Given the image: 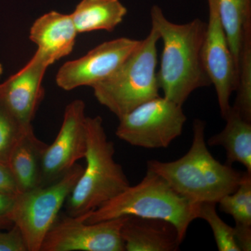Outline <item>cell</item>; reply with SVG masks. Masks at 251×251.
Segmentation results:
<instances>
[{"instance_id":"cell-1","label":"cell","mask_w":251,"mask_h":251,"mask_svg":"<svg viewBox=\"0 0 251 251\" xmlns=\"http://www.w3.org/2000/svg\"><path fill=\"white\" fill-rule=\"evenodd\" d=\"M150 15L151 27L163 41L157 72L160 90L166 99L183 105L194 91L211 85L202 57L206 23L200 18L184 24L171 22L157 5Z\"/></svg>"},{"instance_id":"cell-2","label":"cell","mask_w":251,"mask_h":251,"mask_svg":"<svg viewBox=\"0 0 251 251\" xmlns=\"http://www.w3.org/2000/svg\"><path fill=\"white\" fill-rule=\"evenodd\" d=\"M205 128V122L196 119L192 144L186 154L171 162L150 160L147 167L193 202L217 204L225 196L236 191L244 173L214 158L206 147Z\"/></svg>"},{"instance_id":"cell-3","label":"cell","mask_w":251,"mask_h":251,"mask_svg":"<svg viewBox=\"0 0 251 251\" xmlns=\"http://www.w3.org/2000/svg\"><path fill=\"white\" fill-rule=\"evenodd\" d=\"M201 204L181 196L160 175L147 170L138 184L128 186L103 205L77 217L87 224L124 216L164 220L174 225L184 241L190 225L198 219Z\"/></svg>"},{"instance_id":"cell-4","label":"cell","mask_w":251,"mask_h":251,"mask_svg":"<svg viewBox=\"0 0 251 251\" xmlns=\"http://www.w3.org/2000/svg\"><path fill=\"white\" fill-rule=\"evenodd\" d=\"M86 167L67 201L68 214H88L130 186L121 165L115 160V148L108 140L103 120L87 117Z\"/></svg>"},{"instance_id":"cell-5","label":"cell","mask_w":251,"mask_h":251,"mask_svg":"<svg viewBox=\"0 0 251 251\" xmlns=\"http://www.w3.org/2000/svg\"><path fill=\"white\" fill-rule=\"evenodd\" d=\"M154 27L113 74L92 87L99 103L121 118L145 102L159 95L157 77V44Z\"/></svg>"},{"instance_id":"cell-6","label":"cell","mask_w":251,"mask_h":251,"mask_svg":"<svg viewBox=\"0 0 251 251\" xmlns=\"http://www.w3.org/2000/svg\"><path fill=\"white\" fill-rule=\"evenodd\" d=\"M83 169L77 163L52 184L16 195L7 218L21 231L27 251H41L46 234L58 219L59 211Z\"/></svg>"},{"instance_id":"cell-7","label":"cell","mask_w":251,"mask_h":251,"mask_svg":"<svg viewBox=\"0 0 251 251\" xmlns=\"http://www.w3.org/2000/svg\"><path fill=\"white\" fill-rule=\"evenodd\" d=\"M186 120L182 105L158 96L119 119L116 135L132 146L167 148L181 135Z\"/></svg>"},{"instance_id":"cell-8","label":"cell","mask_w":251,"mask_h":251,"mask_svg":"<svg viewBox=\"0 0 251 251\" xmlns=\"http://www.w3.org/2000/svg\"><path fill=\"white\" fill-rule=\"evenodd\" d=\"M126 216L87 224L65 216L54 223L41 251H125L121 230Z\"/></svg>"},{"instance_id":"cell-9","label":"cell","mask_w":251,"mask_h":251,"mask_svg":"<svg viewBox=\"0 0 251 251\" xmlns=\"http://www.w3.org/2000/svg\"><path fill=\"white\" fill-rule=\"evenodd\" d=\"M140 42L126 37L105 41L80 58L63 64L56 75V83L66 91L92 87L111 76Z\"/></svg>"},{"instance_id":"cell-10","label":"cell","mask_w":251,"mask_h":251,"mask_svg":"<svg viewBox=\"0 0 251 251\" xmlns=\"http://www.w3.org/2000/svg\"><path fill=\"white\" fill-rule=\"evenodd\" d=\"M85 104L77 99L68 104L58 134L48 145L42 160L41 185L52 184L85 158L87 151Z\"/></svg>"},{"instance_id":"cell-11","label":"cell","mask_w":251,"mask_h":251,"mask_svg":"<svg viewBox=\"0 0 251 251\" xmlns=\"http://www.w3.org/2000/svg\"><path fill=\"white\" fill-rule=\"evenodd\" d=\"M207 1L209 21L203 44V62L215 88L221 116L225 119L231 108L229 99L237 90L238 70L220 21L216 0Z\"/></svg>"},{"instance_id":"cell-12","label":"cell","mask_w":251,"mask_h":251,"mask_svg":"<svg viewBox=\"0 0 251 251\" xmlns=\"http://www.w3.org/2000/svg\"><path fill=\"white\" fill-rule=\"evenodd\" d=\"M49 66L36 52L23 69L0 85V103L25 127H31L44 98Z\"/></svg>"},{"instance_id":"cell-13","label":"cell","mask_w":251,"mask_h":251,"mask_svg":"<svg viewBox=\"0 0 251 251\" xmlns=\"http://www.w3.org/2000/svg\"><path fill=\"white\" fill-rule=\"evenodd\" d=\"M77 34L71 14L52 11L33 23L29 39L37 46L36 53L50 66L72 53Z\"/></svg>"},{"instance_id":"cell-14","label":"cell","mask_w":251,"mask_h":251,"mask_svg":"<svg viewBox=\"0 0 251 251\" xmlns=\"http://www.w3.org/2000/svg\"><path fill=\"white\" fill-rule=\"evenodd\" d=\"M121 235L126 251H176L183 242L174 225L150 218L126 216Z\"/></svg>"},{"instance_id":"cell-15","label":"cell","mask_w":251,"mask_h":251,"mask_svg":"<svg viewBox=\"0 0 251 251\" xmlns=\"http://www.w3.org/2000/svg\"><path fill=\"white\" fill-rule=\"evenodd\" d=\"M48 145L36 136L32 127L18 140L9 157L8 166L19 193L41 186L43 156Z\"/></svg>"},{"instance_id":"cell-16","label":"cell","mask_w":251,"mask_h":251,"mask_svg":"<svg viewBox=\"0 0 251 251\" xmlns=\"http://www.w3.org/2000/svg\"><path fill=\"white\" fill-rule=\"evenodd\" d=\"M224 120V129L211 136L208 145L223 147L227 157L226 164L241 163L251 174V122L246 120L232 106Z\"/></svg>"},{"instance_id":"cell-17","label":"cell","mask_w":251,"mask_h":251,"mask_svg":"<svg viewBox=\"0 0 251 251\" xmlns=\"http://www.w3.org/2000/svg\"><path fill=\"white\" fill-rule=\"evenodd\" d=\"M126 14L120 0H81L71 16L79 34L114 30Z\"/></svg>"},{"instance_id":"cell-18","label":"cell","mask_w":251,"mask_h":251,"mask_svg":"<svg viewBox=\"0 0 251 251\" xmlns=\"http://www.w3.org/2000/svg\"><path fill=\"white\" fill-rule=\"evenodd\" d=\"M220 21L228 40L236 67L246 31L251 27V0H216Z\"/></svg>"},{"instance_id":"cell-19","label":"cell","mask_w":251,"mask_h":251,"mask_svg":"<svg viewBox=\"0 0 251 251\" xmlns=\"http://www.w3.org/2000/svg\"><path fill=\"white\" fill-rule=\"evenodd\" d=\"M237 97L233 106L251 122V27L245 32L238 64Z\"/></svg>"},{"instance_id":"cell-20","label":"cell","mask_w":251,"mask_h":251,"mask_svg":"<svg viewBox=\"0 0 251 251\" xmlns=\"http://www.w3.org/2000/svg\"><path fill=\"white\" fill-rule=\"evenodd\" d=\"M218 203L220 210L232 216L235 224L251 226V174L244 173L236 191Z\"/></svg>"},{"instance_id":"cell-21","label":"cell","mask_w":251,"mask_h":251,"mask_svg":"<svg viewBox=\"0 0 251 251\" xmlns=\"http://www.w3.org/2000/svg\"><path fill=\"white\" fill-rule=\"evenodd\" d=\"M216 204L212 202L201 203L198 219L204 220L210 226L218 250L240 251L234 237V227L221 219L216 211Z\"/></svg>"},{"instance_id":"cell-22","label":"cell","mask_w":251,"mask_h":251,"mask_svg":"<svg viewBox=\"0 0 251 251\" xmlns=\"http://www.w3.org/2000/svg\"><path fill=\"white\" fill-rule=\"evenodd\" d=\"M31 127L23 126L0 103V163L7 165L18 140Z\"/></svg>"},{"instance_id":"cell-23","label":"cell","mask_w":251,"mask_h":251,"mask_svg":"<svg viewBox=\"0 0 251 251\" xmlns=\"http://www.w3.org/2000/svg\"><path fill=\"white\" fill-rule=\"evenodd\" d=\"M0 251H27L24 238L17 226L8 232H0Z\"/></svg>"},{"instance_id":"cell-24","label":"cell","mask_w":251,"mask_h":251,"mask_svg":"<svg viewBox=\"0 0 251 251\" xmlns=\"http://www.w3.org/2000/svg\"><path fill=\"white\" fill-rule=\"evenodd\" d=\"M0 193L17 195L19 193L17 184L9 166L0 163Z\"/></svg>"},{"instance_id":"cell-25","label":"cell","mask_w":251,"mask_h":251,"mask_svg":"<svg viewBox=\"0 0 251 251\" xmlns=\"http://www.w3.org/2000/svg\"><path fill=\"white\" fill-rule=\"evenodd\" d=\"M234 237L240 251H251V226L235 224Z\"/></svg>"},{"instance_id":"cell-26","label":"cell","mask_w":251,"mask_h":251,"mask_svg":"<svg viewBox=\"0 0 251 251\" xmlns=\"http://www.w3.org/2000/svg\"><path fill=\"white\" fill-rule=\"evenodd\" d=\"M16 196L0 193V219H8L7 216L14 206Z\"/></svg>"},{"instance_id":"cell-27","label":"cell","mask_w":251,"mask_h":251,"mask_svg":"<svg viewBox=\"0 0 251 251\" xmlns=\"http://www.w3.org/2000/svg\"><path fill=\"white\" fill-rule=\"evenodd\" d=\"M13 224L11 221L8 219H0V229L4 228V227H8V226H12Z\"/></svg>"},{"instance_id":"cell-28","label":"cell","mask_w":251,"mask_h":251,"mask_svg":"<svg viewBox=\"0 0 251 251\" xmlns=\"http://www.w3.org/2000/svg\"><path fill=\"white\" fill-rule=\"evenodd\" d=\"M3 74V67L2 65H1V63H0V77H1V75Z\"/></svg>"}]
</instances>
